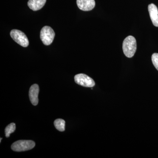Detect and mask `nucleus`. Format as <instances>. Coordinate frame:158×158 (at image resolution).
<instances>
[{
    "label": "nucleus",
    "mask_w": 158,
    "mask_h": 158,
    "mask_svg": "<svg viewBox=\"0 0 158 158\" xmlns=\"http://www.w3.org/2000/svg\"><path fill=\"white\" fill-rule=\"evenodd\" d=\"M10 36L15 42L23 47L28 46L29 41L27 37L22 31L19 30H11L10 32Z\"/></svg>",
    "instance_id": "obj_4"
},
{
    "label": "nucleus",
    "mask_w": 158,
    "mask_h": 158,
    "mask_svg": "<svg viewBox=\"0 0 158 158\" xmlns=\"http://www.w3.org/2000/svg\"><path fill=\"white\" fill-rule=\"evenodd\" d=\"M15 129L16 127H15V123H12L8 125L5 129V135L6 138H9L10 137V134L14 132Z\"/></svg>",
    "instance_id": "obj_11"
},
{
    "label": "nucleus",
    "mask_w": 158,
    "mask_h": 158,
    "mask_svg": "<svg viewBox=\"0 0 158 158\" xmlns=\"http://www.w3.org/2000/svg\"><path fill=\"white\" fill-rule=\"evenodd\" d=\"M2 138H1V140H0V142H1V141H2Z\"/></svg>",
    "instance_id": "obj_13"
},
{
    "label": "nucleus",
    "mask_w": 158,
    "mask_h": 158,
    "mask_svg": "<svg viewBox=\"0 0 158 158\" xmlns=\"http://www.w3.org/2000/svg\"><path fill=\"white\" fill-rule=\"evenodd\" d=\"M150 17L153 24L158 27V10L156 6L154 4H151L148 6Z\"/></svg>",
    "instance_id": "obj_8"
},
{
    "label": "nucleus",
    "mask_w": 158,
    "mask_h": 158,
    "mask_svg": "<svg viewBox=\"0 0 158 158\" xmlns=\"http://www.w3.org/2000/svg\"><path fill=\"white\" fill-rule=\"evenodd\" d=\"M35 146V142L31 140H19L13 143L11 148L14 151L20 152L30 150Z\"/></svg>",
    "instance_id": "obj_2"
},
{
    "label": "nucleus",
    "mask_w": 158,
    "mask_h": 158,
    "mask_svg": "<svg viewBox=\"0 0 158 158\" xmlns=\"http://www.w3.org/2000/svg\"><path fill=\"white\" fill-rule=\"evenodd\" d=\"M78 7L84 11H89L92 10L95 6L94 0H77Z\"/></svg>",
    "instance_id": "obj_6"
},
{
    "label": "nucleus",
    "mask_w": 158,
    "mask_h": 158,
    "mask_svg": "<svg viewBox=\"0 0 158 158\" xmlns=\"http://www.w3.org/2000/svg\"><path fill=\"white\" fill-rule=\"evenodd\" d=\"M39 87L37 84H34L31 86L29 90V98L31 103L34 106H37L38 103V94Z\"/></svg>",
    "instance_id": "obj_7"
},
{
    "label": "nucleus",
    "mask_w": 158,
    "mask_h": 158,
    "mask_svg": "<svg viewBox=\"0 0 158 158\" xmlns=\"http://www.w3.org/2000/svg\"><path fill=\"white\" fill-rule=\"evenodd\" d=\"M46 2V0H29L28 6L33 11H38L44 6Z\"/></svg>",
    "instance_id": "obj_9"
},
{
    "label": "nucleus",
    "mask_w": 158,
    "mask_h": 158,
    "mask_svg": "<svg viewBox=\"0 0 158 158\" xmlns=\"http://www.w3.org/2000/svg\"><path fill=\"white\" fill-rule=\"evenodd\" d=\"M152 61L157 70H158V53H154L152 56Z\"/></svg>",
    "instance_id": "obj_12"
},
{
    "label": "nucleus",
    "mask_w": 158,
    "mask_h": 158,
    "mask_svg": "<svg viewBox=\"0 0 158 158\" xmlns=\"http://www.w3.org/2000/svg\"><path fill=\"white\" fill-rule=\"evenodd\" d=\"M75 82L78 85L87 88H92L95 85L94 81L85 74L80 73L74 77Z\"/></svg>",
    "instance_id": "obj_5"
},
{
    "label": "nucleus",
    "mask_w": 158,
    "mask_h": 158,
    "mask_svg": "<svg viewBox=\"0 0 158 158\" xmlns=\"http://www.w3.org/2000/svg\"><path fill=\"white\" fill-rule=\"evenodd\" d=\"M123 50L126 56L131 58L137 50L135 38L132 36H129L124 40L123 43Z\"/></svg>",
    "instance_id": "obj_1"
},
{
    "label": "nucleus",
    "mask_w": 158,
    "mask_h": 158,
    "mask_svg": "<svg viewBox=\"0 0 158 158\" xmlns=\"http://www.w3.org/2000/svg\"><path fill=\"white\" fill-rule=\"evenodd\" d=\"M65 121L62 118H58L54 121V125L59 131H64L65 130Z\"/></svg>",
    "instance_id": "obj_10"
},
{
    "label": "nucleus",
    "mask_w": 158,
    "mask_h": 158,
    "mask_svg": "<svg viewBox=\"0 0 158 158\" xmlns=\"http://www.w3.org/2000/svg\"><path fill=\"white\" fill-rule=\"evenodd\" d=\"M55 36L53 30L49 26L43 27L40 31V38L44 45H50L53 41Z\"/></svg>",
    "instance_id": "obj_3"
}]
</instances>
